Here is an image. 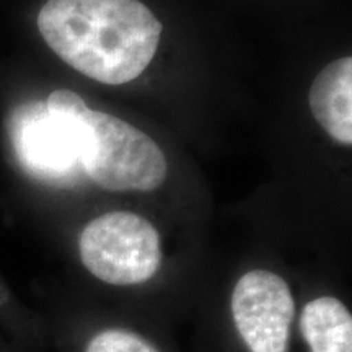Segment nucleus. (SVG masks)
I'll list each match as a JSON object with an SVG mask.
<instances>
[{
  "instance_id": "3",
  "label": "nucleus",
  "mask_w": 352,
  "mask_h": 352,
  "mask_svg": "<svg viewBox=\"0 0 352 352\" xmlns=\"http://www.w3.org/2000/svg\"><path fill=\"white\" fill-rule=\"evenodd\" d=\"M78 256L91 276L109 285L129 287L148 283L162 266V239L142 215L114 210L82 228Z\"/></svg>"
},
{
  "instance_id": "1",
  "label": "nucleus",
  "mask_w": 352,
  "mask_h": 352,
  "mask_svg": "<svg viewBox=\"0 0 352 352\" xmlns=\"http://www.w3.org/2000/svg\"><path fill=\"white\" fill-rule=\"evenodd\" d=\"M38 30L64 63L107 85L138 78L162 36V23L139 0H47Z\"/></svg>"
},
{
  "instance_id": "8",
  "label": "nucleus",
  "mask_w": 352,
  "mask_h": 352,
  "mask_svg": "<svg viewBox=\"0 0 352 352\" xmlns=\"http://www.w3.org/2000/svg\"><path fill=\"white\" fill-rule=\"evenodd\" d=\"M82 352H162L147 338L129 328L108 327L94 331L82 344Z\"/></svg>"
},
{
  "instance_id": "2",
  "label": "nucleus",
  "mask_w": 352,
  "mask_h": 352,
  "mask_svg": "<svg viewBox=\"0 0 352 352\" xmlns=\"http://www.w3.org/2000/svg\"><path fill=\"white\" fill-rule=\"evenodd\" d=\"M82 168L108 191H152L165 182L166 158L155 140L108 113L91 111L83 124Z\"/></svg>"
},
{
  "instance_id": "9",
  "label": "nucleus",
  "mask_w": 352,
  "mask_h": 352,
  "mask_svg": "<svg viewBox=\"0 0 352 352\" xmlns=\"http://www.w3.org/2000/svg\"><path fill=\"white\" fill-rule=\"evenodd\" d=\"M0 352H2V351H0Z\"/></svg>"
},
{
  "instance_id": "7",
  "label": "nucleus",
  "mask_w": 352,
  "mask_h": 352,
  "mask_svg": "<svg viewBox=\"0 0 352 352\" xmlns=\"http://www.w3.org/2000/svg\"><path fill=\"white\" fill-rule=\"evenodd\" d=\"M298 331L308 352H352V315L338 297L320 296L307 302Z\"/></svg>"
},
{
  "instance_id": "5",
  "label": "nucleus",
  "mask_w": 352,
  "mask_h": 352,
  "mask_svg": "<svg viewBox=\"0 0 352 352\" xmlns=\"http://www.w3.org/2000/svg\"><path fill=\"white\" fill-rule=\"evenodd\" d=\"M232 327L246 352H289L296 300L284 277L252 270L230 296Z\"/></svg>"
},
{
  "instance_id": "6",
  "label": "nucleus",
  "mask_w": 352,
  "mask_h": 352,
  "mask_svg": "<svg viewBox=\"0 0 352 352\" xmlns=\"http://www.w3.org/2000/svg\"><path fill=\"white\" fill-rule=\"evenodd\" d=\"M308 104L318 124L338 142L352 144V59L333 60L316 76Z\"/></svg>"
},
{
  "instance_id": "4",
  "label": "nucleus",
  "mask_w": 352,
  "mask_h": 352,
  "mask_svg": "<svg viewBox=\"0 0 352 352\" xmlns=\"http://www.w3.org/2000/svg\"><path fill=\"white\" fill-rule=\"evenodd\" d=\"M85 118L76 120L50 113L43 101L16 108L8 122V131L20 165L44 183L56 186L76 183L74 179L83 171Z\"/></svg>"
}]
</instances>
